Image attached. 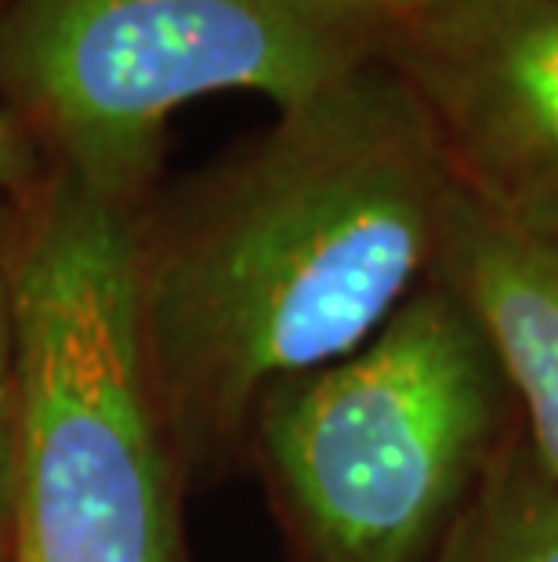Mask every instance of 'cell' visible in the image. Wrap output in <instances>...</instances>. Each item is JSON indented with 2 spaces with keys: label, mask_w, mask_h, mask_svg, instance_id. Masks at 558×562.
<instances>
[{
  "label": "cell",
  "mask_w": 558,
  "mask_h": 562,
  "mask_svg": "<svg viewBox=\"0 0 558 562\" xmlns=\"http://www.w3.org/2000/svg\"><path fill=\"white\" fill-rule=\"evenodd\" d=\"M449 196L377 55L130 214L141 363L189 497L247 475L272 385L344 360L429 280Z\"/></svg>",
  "instance_id": "1"
},
{
  "label": "cell",
  "mask_w": 558,
  "mask_h": 562,
  "mask_svg": "<svg viewBox=\"0 0 558 562\" xmlns=\"http://www.w3.org/2000/svg\"><path fill=\"white\" fill-rule=\"evenodd\" d=\"M11 562H189L130 291V211L37 167L15 189Z\"/></svg>",
  "instance_id": "2"
},
{
  "label": "cell",
  "mask_w": 558,
  "mask_h": 562,
  "mask_svg": "<svg viewBox=\"0 0 558 562\" xmlns=\"http://www.w3.org/2000/svg\"><path fill=\"white\" fill-rule=\"evenodd\" d=\"M519 428L486 330L429 272L371 341L261 396L247 475L283 562H435Z\"/></svg>",
  "instance_id": "3"
},
{
  "label": "cell",
  "mask_w": 558,
  "mask_h": 562,
  "mask_svg": "<svg viewBox=\"0 0 558 562\" xmlns=\"http://www.w3.org/2000/svg\"><path fill=\"white\" fill-rule=\"evenodd\" d=\"M382 52L312 0H0V110L41 167L135 214L178 110L225 91L305 102Z\"/></svg>",
  "instance_id": "4"
},
{
  "label": "cell",
  "mask_w": 558,
  "mask_h": 562,
  "mask_svg": "<svg viewBox=\"0 0 558 562\" xmlns=\"http://www.w3.org/2000/svg\"><path fill=\"white\" fill-rule=\"evenodd\" d=\"M460 193L558 236V0H418L382 30Z\"/></svg>",
  "instance_id": "5"
},
{
  "label": "cell",
  "mask_w": 558,
  "mask_h": 562,
  "mask_svg": "<svg viewBox=\"0 0 558 562\" xmlns=\"http://www.w3.org/2000/svg\"><path fill=\"white\" fill-rule=\"evenodd\" d=\"M432 272L486 330L529 447L558 483V236L501 218L454 182Z\"/></svg>",
  "instance_id": "6"
},
{
  "label": "cell",
  "mask_w": 558,
  "mask_h": 562,
  "mask_svg": "<svg viewBox=\"0 0 558 562\" xmlns=\"http://www.w3.org/2000/svg\"><path fill=\"white\" fill-rule=\"evenodd\" d=\"M435 562H558V483L519 428Z\"/></svg>",
  "instance_id": "7"
},
{
  "label": "cell",
  "mask_w": 558,
  "mask_h": 562,
  "mask_svg": "<svg viewBox=\"0 0 558 562\" xmlns=\"http://www.w3.org/2000/svg\"><path fill=\"white\" fill-rule=\"evenodd\" d=\"M11 218L15 193L0 196V562L11 559V501H15V297H11Z\"/></svg>",
  "instance_id": "8"
},
{
  "label": "cell",
  "mask_w": 558,
  "mask_h": 562,
  "mask_svg": "<svg viewBox=\"0 0 558 562\" xmlns=\"http://www.w3.org/2000/svg\"><path fill=\"white\" fill-rule=\"evenodd\" d=\"M37 167L41 164L33 157V149L22 142L15 124L0 110V196L15 193L22 182H30V178L37 175Z\"/></svg>",
  "instance_id": "9"
},
{
  "label": "cell",
  "mask_w": 558,
  "mask_h": 562,
  "mask_svg": "<svg viewBox=\"0 0 558 562\" xmlns=\"http://www.w3.org/2000/svg\"><path fill=\"white\" fill-rule=\"evenodd\" d=\"M316 8L330 11V15L366 22V26L385 30L391 19H399L402 11H410L418 0H312Z\"/></svg>",
  "instance_id": "10"
},
{
  "label": "cell",
  "mask_w": 558,
  "mask_h": 562,
  "mask_svg": "<svg viewBox=\"0 0 558 562\" xmlns=\"http://www.w3.org/2000/svg\"><path fill=\"white\" fill-rule=\"evenodd\" d=\"M4 562H11V559H4Z\"/></svg>",
  "instance_id": "11"
}]
</instances>
